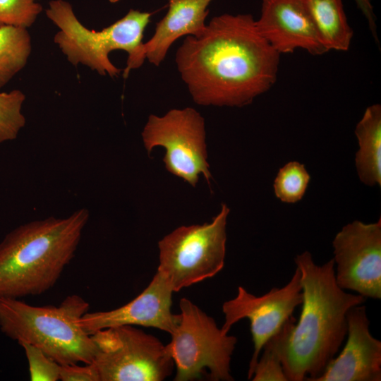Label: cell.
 <instances>
[{"label": "cell", "mask_w": 381, "mask_h": 381, "mask_svg": "<svg viewBox=\"0 0 381 381\" xmlns=\"http://www.w3.org/2000/svg\"><path fill=\"white\" fill-rule=\"evenodd\" d=\"M24 349L32 381H57L60 379L61 365L38 347L27 342L18 343Z\"/></svg>", "instance_id": "obj_23"}, {"label": "cell", "mask_w": 381, "mask_h": 381, "mask_svg": "<svg viewBox=\"0 0 381 381\" xmlns=\"http://www.w3.org/2000/svg\"><path fill=\"white\" fill-rule=\"evenodd\" d=\"M372 1L373 0H355L357 7L360 9L368 22V27L372 32L373 38L377 42L378 37L377 34L376 17Z\"/></svg>", "instance_id": "obj_25"}, {"label": "cell", "mask_w": 381, "mask_h": 381, "mask_svg": "<svg viewBox=\"0 0 381 381\" xmlns=\"http://www.w3.org/2000/svg\"><path fill=\"white\" fill-rule=\"evenodd\" d=\"M296 319L291 316L264 344L262 354L256 363L253 381H287L282 361Z\"/></svg>", "instance_id": "obj_19"}, {"label": "cell", "mask_w": 381, "mask_h": 381, "mask_svg": "<svg viewBox=\"0 0 381 381\" xmlns=\"http://www.w3.org/2000/svg\"><path fill=\"white\" fill-rule=\"evenodd\" d=\"M301 274L302 308L284 352L287 381H316L335 357L347 335V313L366 298L349 294L335 279L334 259L322 265L304 251L294 258Z\"/></svg>", "instance_id": "obj_2"}, {"label": "cell", "mask_w": 381, "mask_h": 381, "mask_svg": "<svg viewBox=\"0 0 381 381\" xmlns=\"http://www.w3.org/2000/svg\"><path fill=\"white\" fill-rule=\"evenodd\" d=\"M310 180L304 164L292 161L278 171L274 181L277 198L286 203H295L303 197Z\"/></svg>", "instance_id": "obj_20"}, {"label": "cell", "mask_w": 381, "mask_h": 381, "mask_svg": "<svg viewBox=\"0 0 381 381\" xmlns=\"http://www.w3.org/2000/svg\"><path fill=\"white\" fill-rule=\"evenodd\" d=\"M347 324L344 348L316 381H380L381 341L370 334L365 306L351 308Z\"/></svg>", "instance_id": "obj_14"}, {"label": "cell", "mask_w": 381, "mask_h": 381, "mask_svg": "<svg viewBox=\"0 0 381 381\" xmlns=\"http://www.w3.org/2000/svg\"><path fill=\"white\" fill-rule=\"evenodd\" d=\"M119 1H121V0H109V2L112 3V4H114V3H116V2Z\"/></svg>", "instance_id": "obj_26"}, {"label": "cell", "mask_w": 381, "mask_h": 381, "mask_svg": "<svg viewBox=\"0 0 381 381\" xmlns=\"http://www.w3.org/2000/svg\"><path fill=\"white\" fill-rule=\"evenodd\" d=\"M279 56L251 14L223 13L200 37H185L176 64L195 103L241 107L273 86Z\"/></svg>", "instance_id": "obj_1"}, {"label": "cell", "mask_w": 381, "mask_h": 381, "mask_svg": "<svg viewBox=\"0 0 381 381\" xmlns=\"http://www.w3.org/2000/svg\"><path fill=\"white\" fill-rule=\"evenodd\" d=\"M255 22L260 34L279 54L297 49L314 56L329 52L304 0H262Z\"/></svg>", "instance_id": "obj_13"}, {"label": "cell", "mask_w": 381, "mask_h": 381, "mask_svg": "<svg viewBox=\"0 0 381 381\" xmlns=\"http://www.w3.org/2000/svg\"><path fill=\"white\" fill-rule=\"evenodd\" d=\"M317 30L329 50L349 49L353 30L348 23L341 0H304Z\"/></svg>", "instance_id": "obj_17"}, {"label": "cell", "mask_w": 381, "mask_h": 381, "mask_svg": "<svg viewBox=\"0 0 381 381\" xmlns=\"http://www.w3.org/2000/svg\"><path fill=\"white\" fill-rule=\"evenodd\" d=\"M335 279L342 289L381 298V219L347 224L332 241Z\"/></svg>", "instance_id": "obj_11"}, {"label": "cell", "mask_w": 381, "mask_h": 381, "mask_svg": "<svg viewBox=\"0 0 381 381\" xmlns=\"http://www.w3.org/2000/svg\"><path fill=\"white\" fill-rule=\"evenodd\" d=\"M205 135L203 117L191 107L173 109L162 116L151 114L142 132L148 154L155 147H164L167 170L193 187L200 174L210 184Z\"/></svg>", "instance_id": "obj_9"}, {"label": "cell", "mask_w": 381, "mask_h": 381, "mask_svg": "<svg viewBox=\"0 0 381 381\" xmlns=\"http://www.w3.org/2000/svg\"><path fill=\"white\" fill-rule=\"evenodd\" d=\"M173 291L156 272L148 286L128 303L114 310L87 312L78 324L88 334L123 325L154 327L170 334L179 323L180 315L171 312Z\"/></svg>", "instance_id": "obj_12"}, {"label": "cell", "mask_w": 381, "mask_h": 381, "mask_svg": "<svg viewBox=\"0 0 381 381\" xmlns=\"http://www.w3.org/2000/svg\"><path fill=\"white\" fill-rule=\"evenodd\" d=\"M89 215L83 207L8 233L0 242V297L37 296L52 289L73 258Z\"/></svg>", "instance_id": "obj_3"}, {"label": "cell", "mask_w": 381, "mask_h": 381, "mask_svg": "<svg viewBox=\"0 0 381 381\" xmlns=\"http://www.w3.org/2000/svg\"><path fill=\"white\" fill-rule=\"evenodd\" d=\"M46 15L60 29L54 42L75 66L81 63L101 75L118 77L121 69L110 61L109 54L124 50L128 54L123 73L126 78L145 60L141 53L142 40L152 13L131 8L123 18L100 31L89 30L81 24L71 4L64 0L51 1Z\"/></svg>", "instance_id": "obj_5"}, {"label": "cell", "mask_w": 381, "mask_h": 381, "mask_svg": "<svg viewBox=\"0 0 381 381\" xmlns=\"http://www.w3.org/2000/svg\"><path fill=\"white\" fill-rule=\"evenodd\" d=\"M212 1L167 0L166 15L156 24L152 37L142 45L143 58L159 66L176 40L183 36L202 35L207 27L205 20Z\"/></svg>", "instance_id": "obj_15"}, {"label": "cell", "mask_w": 381, "mask_h": 381, "mask_svg": "<svg viewBox=\"0 0 381 381\" xmlns=\"http://www.w3.org/2000/svg\"><path fill=\"white\" fill-rule=\"evenodd\" d=\"M302 302L301 274L296 267L290 281L283 287H274L265 294L256 296L244 287L238 286L236 297L223 303L224 322L221 329L224 333L228 334L240 320H250L254 351L249 363L248 380L253 377L265 342L292 316Z\"/></svg>", "instance_id": "obj_10"}, {"label": "cell", "mask_w": 381, "mask_h": 381, "mask_svg": "<svg viewBox=\"0 0 381 381\" xmlns=\"http://www.w3.org/2000/svg\"><path fill=\"white\" fill-rule=\"evenodd\" d=\"M91 337L97 351L91 363L99 381H162L174 363L157 338L123 325L99 330Z\"/></svg>", "instance_id": "obj_8"}, {"label": "cell", "mask_w": 381, "mask_h": 381, "mask_svg": "<svg viewBox=\"0 0 381 381\" xmlns=\"http://www.w3.org/2000/svg\"><path fill=\"white\" fill-rule=\"evenodd\" d=\"M60 380L61 381H99L97 371L92 363L84 366L77 364L61 365Z\"/></svg>", "instance_id": "obj_24"}, {"label": "cell", "mask_w": 381, "mask_h": 381, "mask_svg": "<svg viewBox=\"0 0 381 381\" xmlns=\"http://www.w3.org/2000/svg\"><path fill=\"white\" fill-rule=\"evenodd\" d=\"M229 208L222 204L210 223L182 226L158 242V272L176 292L219 272L226 255Z\"/></svg>", "instance_id": "obj_6"}, {"label": "cell", "mask_w": 381, "mask_h": 381, "mask_svg": "<svg viewBox=\"0 0 381 381\" xmlns=\"http://www.w3.org/2000/svg\"><path fill=\"white\" fill-rule=\"evenodd\" d=\"M180 319L166 345L176 368L175 381L201 377L205 369L214 381L234 380L230 363L237 338L186 298L181 299Z\"/></svg>", "instance_id": "obj_7"}, {"label": "cell", "mask_w": 381, "mask_h": 381, "mask_svg": "<svg viewBox=\"0 0 381 381\" xmlns=\"http://www.w3.org/2000/svg\"><path fill=\"white\" fill-rule=\"evenodd\" d=\"M39 0H0V28H28L42 11Z\"/></svg>", "instance_id": "obj_22"}, {"label": "cell", "mask_w": 381, "mask_h": 381, "mask_svg": "<svg viewBox=\"0 0 381 381\" xmlns=\"http://www.w3.org/2000/svg\"><path fill=\"white\" fill-rule=\"evenodd\" d=\"M25 95L19 90L0 93V143L15 140L25 124L21 111Z\"/></svg>", "instance_id": "obj_21"}, {"label": "cell", "mask_w": 381, "mask_h": 381, "mask_svg": "<svg viewBox=\"0 0 381 381\" xmlns=\"http://www.w3.org/2000/svg\"><path fill=\"white\" fill-rule=\"evenodd\" d=\"M31 49L27 28H0V88L25 67Z\"/></svg>", "instance_id": "obj_18"}, {"label": "cell", "mask_w": 381, "mask_h": 381, "mask_svg": "<svg viewBox=\"0 0 381 381\" xmlns=\"http://www.w3.org/2000/svg\"><path fill=\"white\" fill-rule=\"evenodd\" d=\"M359 149L355 165L361 181L366 186L381 185V105L367 107L355 128Z\"/></svg>", "instance_id": "obj_16"}, {"label": "cell", "mask_w": 381, "mask_h": 381, "mask_svg": "<svg viewBox=\"0 0 381 381\" xmlns=\"http://www.w3.org/2000/svg\"><path fill=\"white\" fill-rule=\"evenodd\" d=\"M89 308L88 302L76 294L57 306H35L0 297V329L18 343L38 347L60 365L91 363L97 346L78 324Z\"/></svg>", "instance_id": "obj_4"}]
</instances>
